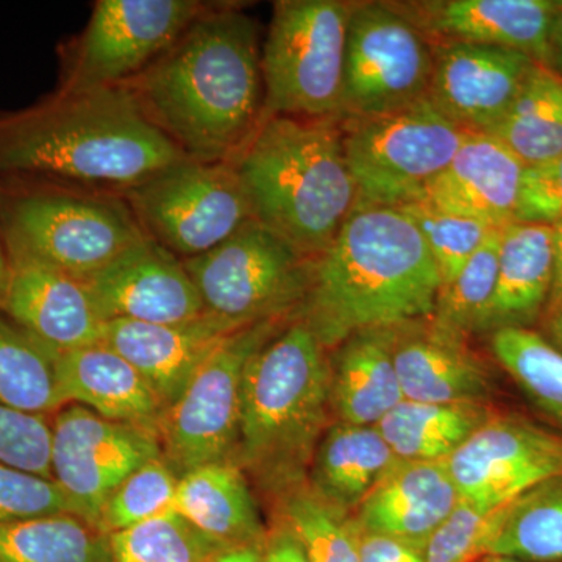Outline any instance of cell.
Returning <instances> with one entry per match:
<instances>
[{
  "instance_id": "6da1fadb",
  "label": "cell",
  "mask_w": 562,
  "mask_h": 562,
  "mask_svg": "<svg viewBox=\"0 0 562 562\" xmlns=\"http://www.w3.org/2000/svg\"><path fill=\"white\" fill-rule=\"evenodd\" d=\"M261 46L254 18L211 5L124 87L184 157L233 161L265 116Z\"/></svg>"
},
{
  "instance_id": "7a4b0ae2",
  "label": "cell",
  "mask_w": 562,
  "mask_h": 562,
  "mask_svg": "<svg viewBox=\"0 0 562 562\" xmlns=\"http://www.w3.org/2000/svg\"><path fill=\"white\" fill-rule=\"evenodd\" d=\"M183 158L124 85L57 91L0 114V179L47 180L122 198Z\"/></svg>"
},
{
  "instance_id": "3957f363",
  "label": "cell",
  "mask_w": 562,
  "mask_h": 562,
  "mask_svg": "<svg viewBox=\"0 0 562 562\" xmlns=\"http://www.w3.org/2000/svg\"><path fill=\"white\" fill-rule=\"evenodd\" d=\"M419 228L390 206L357 205L324 254L314 258L297 317L325 349L362 331L431 319L441 291Z\"/></svg>"
},
{
  "instance_id": "277c9868",
  "label": "cell",
  "mask_w": 562,
  "mask_h": 562,
  "mask_svg": "<svg viewBox=\"0 0 562 562\" xmlns=\"http://www.w3.org/2000/svg\"><path fill=\"white\" fill-rule=\"evenodd\" d=\"M233 162L251 217L305 257L324 254L357 205L338 120L266 117Z\"/></svg>"
},
{
  "instance_id": "5b68a950",
  "label": "cell",
  "mask_w": 562,
  "mask_h": 562,
  "mask_svg": "<svg viewBox=\"0 0 562 562\" xmlns=\"http://www.w3.org/2000/svg\"><path fill=\"white\" fill-rule=\"evenodd\" d=\"M331 408V361L292 319L247 364L233 461L279 495L305 482Z\"/></svg>"
},
{
  "instance_id": "8992f818",
  "label": "cell",
  "mask_w": 562,
  "mask_h": 562,
  "mask_svg": "<svg viewBox=\"0 0 562 562\" xmlns=\"http://www.w3.org/2000/svg\"><path fill=\"white\" fill-rule=\"evenodd\" d=\"M0 238L10 258L83 281L146 235L121 195L5 177L0 179Z\"/></svg>"
},
{
  "instance_id": "52a82bcc",
  "label": "cell",
  "mask_w": 562,
  "mask_h": 562,
  "mask_svg": "<svg viewBox=\"0 0 562 562\" xmlns=\"http://www.w3.org/2000/svg\"><path fill=\"white\" fill-rule=\"evenodd\" d=\"M353 2L279 0L261 46L265 116L341 120Z\"/></svg>"
},
{
  "instance_id": "ba28073f",
  "label": "cell",
  "mask_w": 562,
  "mask_h": 562,
  "mask_svg": "<svg viewBox=\"0 0 562 562\" xmlns=\"http://www.w3.org/2000/svg\"><path fill=\"white\" fill-rule=\"evenodd\" d=\"M314 258L250 220L220 246L183 260L205 313L235 330L297 317Z\"/></svg>"
},
{
  "instance_id": "9c48e42d",
  "label": "cell",
  "mask_w": 562,
  "mask_h": 562,
  "mask_svg": "<svg viewBox=\"0 0 562 562\" xmlns=\"http://www.w3.org/2000/svg\"><path fill=\"white\" fill-rule=\"evenodd\" d=\"M339 122L357 205L403 209L419 202L469 135L428 98L380 116Z\"/></svg>"
},
{
  "instance_id": "30bf717a",
  "label": "cell",
  "mask_w": 562,
  "mask_h": 562,
  "mask_svg": "<svg viewBox=\"0 0 562 562\" xmlns=\"http://www.w3.org/2000/svg\"><path fill=\"white\" fill-rule=\"evenodd\" d=\"M122 199L144 235L180 260L213 250L254 220L233 161L183 158Z\"/></svg>"
},
{
  "instance_id": "8fae6325",
  "label": "cell",
  "mask_w": 562,
  "mask_h": 562,
  "mask_svg": "<svg viewBox=\"0 0 562 562\" xmlns=\"http://www.w3.org/2000/svg\"><path fill=\"white\" fill-rule=\"evenodd\" d=\"M291 321L261 322L231 333L162 414L161 453L177 475L210 462L233 461L247 364Z\"/></svg>"
},
{
  "instance_id": "7c38bea8",
  "label": "cell",
  "mask_w": 562,
  "mask_h": 562,
  "mask_svg": "<svg viewBox=\"0 0 562 562\" xmlns=\"http://www.w3.org/2000/svg\"><path fill=\"white\" fill-rule=\"evenodd\" d=\"M431 41L392 2H353L344 63L341 120L392 113L428 98Z\"/></svg>"
},
{
  "instance_id": "4fadbf2b",
  "label": "cell",
  "mask_w": 562,
  "mask_h": 562,
  "mask_svg": "<svg viewBox=\"0 0 562 562\" xmlns=\"http://www.w3.org/2000/svg\"><path fill=\"white\" fill-rule=\"evenodd\" d=\"M198 0H99L63 58L60 92L121 87L165 54L210 9Z\"/></svg>"
},
{
  "instance_id": "5bb4252c",
  "label": "cell",
  "mask_w": 562,
  "mask_h": 562,
  "mask_svg": "<svg viewBox=\"0 0 562 562\" xmlns=\"http://www.w3.org/2000/svg\"><path fill=\"white\" fill-rule=\"evenodd\" d=\"M161 454L151 428L109 420L74 403L63 406L52 424V480L74 514L92 527L125 479Z\"/></svg>"
},
{
  "instance_id": "9a60e30c",
  "label": "cell",
  "mask_w": 562,
  "mask_h": 562,
  "mask_svg": "<svg viewBox=\"0 0 562 562\" xmlns=\"http://www.w3.org/2000/svg\"><path fill=\"white\" fill-rule=\"evenodd\" d=\"M446 464L460 498L505 506L562 476V432L516 414H492Z\"/></svg>"
},
{
  "instance_id": "2e32d148",
  "label": "cell",
  "mask_w": 562,
  "mask_h": 562,
  "mask_svg": "<svg viewBox=\"0 0 562 562\" xmlns=\"http://www.w3.org/2000/svg\"><path fill=\"white\" fill-rule=\"evenodd\" d=\"M432 55L428 101L468 133L494 131L538 63L522 52L465 43L432 44Z\"/></svg>"
},
{
  "instance_id": "e0dca14e",
  "label": "cell",
  "mask_w": 562,
  "mask_h": 562,
  "mask_svg": "<svg viewBox=\"0 0 562 562\" xmlns=\"http://www.w3.org/2000/svg\"><path fill=\"white\" fill-rule=\"evenodd\" d=\"M83 284L103 322L176 324L205 314L183 260L147 236Z\"/></svg>"
},
{
  "instance_id": "ac0fdd59",
  "label": "cell",
  "mask_w": 562,
  "mask_h": 562,
  "mask_svg": "<svg viewBox=\"0 0 562 562\" xmlns=\"http://www.w3.org/2000/svg\"><path fill=\"white\" fill-rule=\"evenodd\" d=\"M436 43H465L522 52L550 68V0H414L392 2Z\"/></svg>"
},
{
  "instance_id": "d6986e66",
  "label": "cell",
  "mask_w": 562,
  "mask_h": 562,
  "mask_svg": "<svg viewBox=\"0 0 562 562\" xmlns=\"http://www.w3.org/2000/svg\"><path fill=\"white\" fill-rule=\"evenodd\" d=\"M0 312L58 353L102 344L105 322L83 281L38 262L10 258Z\"/></svg>"
},
{
  "instance_id": "ffe728a7",
  "label": "cell",
  "mask_w": 562,
  "mask_h": 562,
  "mask_svg": "<svg viewBox=\"0 0 562 562\" xmlns=\"http://www.w3.org/2000/svg\"><path fill=\"white\" fill-rule=\"evenodd\" d=\"M233 331L209 313L176 324L110 321L103 325L102 344L131 362L168 409Z\"/></svg>"
},
{
  "instance_id": "44dd1931",
  "label": "cell",
  "mask_w": 562,
  "mask_h": 562,
  "mask_svg": "<svg viewBox=\"0 0 562 562\" xmlns=\"http://www.w3.org/2000/svg\"><path fill=\"white\" fill-rule=\"evenodd\" d=\"M524 171L522 160L501 139L469 133L417 203L503 228L516 222Z\"/></svg>"
},
{
  "instance_id": "7402d4cb",
  "label": "cell",
  "mask_w": 562,
  "mask_h": 562,
  "mask_svg": "<svg viewBox=\"0 0 562 562\" xmlns=\"http://www.w3.org/2000/svg\"><path fill=\"white\" fill-rule=\"evenodd\" d=\"M460 501L446 461L398 460L355 512L362 532L384 536L424 552Z\"/></svg>"
},
{
  "instance_id": "603a6c76",
  "label": "cell",
  "mask_w": 562,
  "mask_h": 562,
  "mask_svg": "<svg viewBox=\"0 0 562 562\" xmlns=\"http://www.w3.org/2000/svg\"><path fill=\"white\" fill-rule=\"evenodd\" d=\"M392 358L405 401L486 403L490 376L464 336L431 319L394 328Z\"/></svg>"
},
{
  "instance_id": "cb8c5ba5",
  "label": "cell",
  "mask_w": 562,
  "mask_h": 562,
  "mask_svg": "<svg viewBox=\"0 0 562 562\" xmlns=\"http://www.w3.org/2000/svg\"><path fill=\"white\" fill-rule=\"evenodd\" d=\"M57 376L65 405L158 432L165 405L131 362L105 344L58 353Z\"/></svg>"
},
{
  "instance_id": "d4e9b609",
  "label": "cell",
  "mask_w": 562,
  "mask_h": 562,
  "mask_svg": "<svg viewBox=\"0 0 562 562\" xmlns=\"http://www.w3.org/2000/svg\"><path fill=\"white\" fill-rule=\"evenodd\" d=\"M553 283V225L512 222L501 232L498 273L482 331L528 328L546 312Z\"/></svg>"
},
{
  "instance_id": "484cf974",
  "label": "cell",
  "mask_w": 562,
  "mask_h": 562,
  "mask_svg": "<svg viewBox=\"0 0 562 562\" xmlns=\"http://www.w3.org/2000/svg\"><path fill=\"white\" fill-rule=\"evenodd\" d=\"M172 512L222 550L260 547L265 528L244 471L235 461H217L183 473Z\"/></svg>"
},
{
  "instance_id": "4316f807",
  "label": "cell",
  "mask_w": 562,
  "mask_h": 562,
  "mask_svg": "<svg viewBox=\"0 0 562 562\" xmlns=\"http://www.w3.org/2000/svg\"><path fill=\"white\" fill-rule=\"evenodd\" d=\"M391 330L362 331L339 346L331 361V408L339 422L371 425L405 401L394 358Z\"/></svg>"
},
{
  "instance_id": "83f0119b",
  "label": "cell",
  "mask_w": 562,
  "mask_h": 562,
  "mask_svg": "<svg viewBox=\"0 0 562 562\" xmlns=\"http://www.w3.org/2000/svg\"><path fill=\"white\" fill-rule=\"evenodd\" d=\"M397 461L376 427L338 420L317 446L310 484L322 497L350 513Z\"/></svg>"
},
{
  "instance_id": "f1b7e54d",
  "label": "cell",
  "mask_w": 562,
  "mask_h": 562,
  "mask_svg": "<svg viewBox=\"0 0 562 562\" xmlns=\"http://www.w3.org/2000/svg\"><path fill=\"white\" fill-rule=\"evenodd\" d=\"M492 414L484 402L403 401L375 427L397 460L439 462L449 460Z\"/></svg>"
},
{
  "instance_id": "f546056e",
  "label": "cell",
  "mask_w": 562,
  "mask_h": 562,
  "mask_svg": "<svg viewBox=\"0 0 562 562\" xmlns=\"http://www.w3.org/2000/svg\"><path fill=\"white\" fill-rule=\"evenodd\" d=\"M525 166L562 154V77L536 63L501 124L491 132Z\"/></svg>"
},
{
  "instance_id": "4dcf8cb0",
  "label": "cell",
  "mask_w": 562,
  "mask_h": 562,
  "mask_svg": "<svg viewBox=\"0 0 562 562\" xmlns=\"http://www.w3.org/2000/svg\"><path fill=\"white\" fill-rule=\"evenodd\" d=\"M57 357L58 351L0 312V403L40 416L66 406L58 387Z\"/></svg>"
},
{
  "instance_id": "1f68e13d",
  "label": "cell",
  "mask_w": 562,
  "mask_h": 562,
  "mask_svg": "<svg viewBox=\"0 0 562 562\" xmlns=\"http://www.w3.org/2000/svg\"><path fill=\"white\" fill-rule=\"evenodd\" d=\"M0 562H113L110 536L74 514L0 524Z\"/></svg>"
},
{
  "instance_id": "d6a6232c",
  "label": "cell",
  "mask_w": 562,
  "mask_h": 562,
  "mask_svg": "<svg viewBox=\"0 0 562 562\" xmlns=\"http://www.w3.org/2000/svg\"><path fill=\"white\" fill-rule=\"evenodd\" d=\"M486 557L562 562V476L547 480L509 503Z\"/></svg>"
},
{
  "instance_id": "836d02e7",
  "label": "cell",
  "mask_w": 562,
  "mask_h": 562,
  "mask_svg": "<svg viewBox=\"0 0 562 562\" xmlns=\"http://www.w3.org/2000/svg\"><path fill=\"white\" fill-rule=\"evenodd\" d=\"M279 520L291 528L313 562H360V528L350 513L303 482L279 494Z\"/></svg>"
},
{
  "instance_id": "e575fe53",
  "label": "cell",
  "mask_w": 562,
  "mask_h": 562,
  "mask_svg": "<svg viewBox=\"0 0 562 562\" xmlns=\"http://www.w3.org/2000/svg\"><path fill=\"white\" fill-rule=\"evenodd\" d=\"M492 351L525 394L562 430V353L530 328L506 327L492 335Z\"/></svg>"
},
{
  "instance_id": "d590c367",
  "label": "cell",
  "mask_w": 562,
  "mask_h": 562,
  "mask_svg": "<svg viewBox=\"0 0 562 562\" xmlns=\"http://www.w3.org/2000/svg\"><path fill=\"white\" fill-rule=\"evenodd\" d=\"M113 562H213L217 543L173 512L110 535Z\"/></svg>"
},
{
  "instance_id": "8d00e7d4",
  "label": "cell",
  "mask_w": 562,
  "mask_h": 562,
  "mask_svg": "<svg viewBox=\"0 0 562 562\" xmlns=\"http://www.w3.org/2000/svg\"><path fill=\"white\" fill-rule=\"evenodd\" d=\"M501 232L484 244L462 271L439 291L431 321L446 330L468 336L482 331L498 273Z\"/></svg>"
},
{
  "instance_id": "74e56055",
  "label": "cell",
  "mask_w": 562,
  "mask_h": 562,
  "mask_svg": "<svg viewBox=\"0 0 562 562\" xmlns=\"http://www.w3.org/2000/svg\"><path fill=\"white\" fill-rule=\"evenodd\" d=\"M179 480L162 454L147 461L111 494L99 514L95 528L110 536L172 512Z\"/></svg>"
},
{
  "instance_id": "f35d334b",
  "label": "cell",
  "mask_w": 562,
  "mask_h": 562,
  "mask_svg": "<svg viewBox=\"0 0 562 562\" xmlns=\"http://www.w3.org/2000/svg\"><path fill=\"white\" fill-rule=\"evenodd\" d=\"M403 213L419 228L441 273L442 286L462 271L468 261L502 228L472 217L428 209L420 203L403 206ZM441 286V288H442Z\"/></svg>"
},
{
  "instance_id": "ab89813d",
  "label": "cell",
  "mask_w": 562,
  "mask_h": 562,
  "mask_svg": "<svg viewBox=\"0 0 562 562\" xmlns=\"http://www.w3.org/2000/svg\"><path fill=\"white\" fill-rule=\"evenodd\" d=\"M508 505L484 506L460 498L424 547L427 562H479L501 530Z\"/></svg>"
},
{
  "instance_id": "60d3db41",
  "label": "cell",
  "mask_w": 562,
  "mask_h": 562,
  "mask_svg": "<svg viewBox=\"0 0 562 562\" xmlns=\"http://www.w3.org/2000/svg\"><path fill=\"white\" fill-rule=\"evenodd\" d=\"M52 425L0 403V462L52 480Z\"/></svg>"
},
{
  "instance_id": "b9f144b4",
  "label": "cell",
  "mask_w": 562,
  "mask_h": 562,
  "mask_svg": "<svg viewBox=\"0 0 562 562\" xmlns=\"http://www.w3.org/2000/svg\"><path fill=\"white\" fill-rule=\"evenodd\" d=\"M55 514H74V509L54 480L0 462V524Z\"/></svg>"
},
{
  "instance_id": "7bdbcfd3",
  "label": "cell",
  "mask_w": 562,
  "mask_h": 562,
  "mask_svg": "<svg viewBox=\"0 0 562 562\" xmlns=\"http://www.w3.org/2000/svg\"><path fill=\"white\" fill-rule=\"evenodd\" d=\"M562 220V154L525 166L516 222L554 225Z\"/></svg>"
},
{
  "instance_id": "ee69618b",
  "label": "cell",
  "mask_w": 562,
  "mask_h": 562,
  "mask_svg": "<svg viewBox=\"0 0 562 562\" xmlns=\"http://www.w3.org/2000/svg\"><path fill=\"white\" fill-rule=\"evenodd\" d=\"M261 562H313L297 536L283 522L265 532L260 546Z\"/></svg>"
},
{
  "instance_id": "f6af8a7d",
  "label": "cell",
  "mask_w": 562,
  "mask_h": 562,
  "mask_svg": "<svg viewBox=\"0 0 562 562\" xmlns=\"http://www.w3.org/2000/svg\"><path fill=\"white\" fill-rule=\"evenodd\" d=\"M361 531V530H360ZM360 562H427L424 554L413 547L384 538V536L362 532L360 535Z\"/></svg>"
},
{
  "instance_id": "bcb514c9",
  "label": "cell",
  "mask_w": 562,
  "mask_h": 562,
  "mask_svg": "<svg viewBox=\"0 0 562 562\" xmlns=\"http://www.w3.org/2000/svg\"><path fill=\"white\" fill-rule=\"evenodd\" d=\"M562 308V220L553 225V283L543 321Z\"/></svg>"
},
{
  "instance_id": "7dc6e473",
  "label": "cell",
  "mask_w": 562,
  "mask_h": 562,
  "mask_svg": "<svg viewBox=\"0 0 562 562\" xmlns=\"http://www.w3.org/2000/svg\"><path fill=\"white\" fill-rule=\"evenodd\" d=\"M554 11L552 31H550V68L557 70L562 77V7L558 5Z\"/></svg>"
},
{
  "instance_id": "c3c4849f",
  "label": "cell",
  "mask_w": 562,
  "mask_h": 562,
  "mask_svg": "<svg viewBox=\"0 0 562 562\" xmlns=\"http://www.w3.org/2000/svg\"><path fill=\"white\" fill-rule=\"evenodd\" d=\"M213 562H261L260 547H239L224 550Z\"/></svg>"
},
{
  "instance_id": "681fc988",
  "label": "cell",
  "mask_w": 562,
  "mask_h": 562,
  "mask_svg": "<svg viewBox=\"0 0 562 562\" xmlns=\"http://www.w3.org/2000/svg\"><path fill=\"white\" fill-rule=\"evenodd\" d=\"M547 328H549L550 335H552L557 349L562 353V308L558 310L557 313L552 314L549 319H546Z\"/></svg>"
},
{
  "instance_id": "f907efd6",
  "label": "cell",
  "mask_w": 562,
  "mask_h": 562,
  "mask_svg": "<svg viewBox=\"0 0 562 562\" xmlns=\"http://www.w3.org/2000/svg\"><path fill=\"white\" fill-rule=\"evenodd\" d=\"M9 276L10 258L9 254H7L5 246H3L2 238H0V299H2L3 291H5Z\"/></svg>"
},
{
  "instance_id": "816d5d0a",
  "label": "cell",
  "mask_w": 562,
  "mask_h": 562,
  "mask_svg": "<svg viewBox=\"0 0 562 562\" xmlns=\"http://www.w3.org/2000/svg\"><path fill=\"white\" fill-rule=\"evenodd\" d=\"M479 562H525V561L513 560V558H505V557H484Z\"/></svg>"
},
{
  "instance_id": "f5cc1de1",
  "label": "cell",
  "mask_w": 562,
  "mask_h": 562,
  "mask_svg": "<svg viewBox=\"0 0 562 562\" xmlns=\"http://www.w3.org/2000/svg\"><path fill=\"white\" fill-rule=\"evenodd\" d=\"M557 3H558V5H561V7H562V2H557Z\"/></svg>"
}]
</instances>
